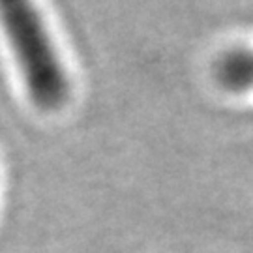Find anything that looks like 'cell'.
<instances>
[{"label":"cell","mask_w":253,"mask_h":253,"mask_svg":"<svg viewBox=\"0 0 253 253\" xmlns=\"http://www.w3.org/2000/svg\"><path fill=\"white\" fill-rule=\"evenodd\" d=\"M0 28L32 101L47 111L62 107L70 75L43 17L30 4L0 2Z\"/></svg>","instance_id":"cell-1"},{"label":"cell","mask_w":253,"mask_h":253,"mask_svg":"<svg viewBox=\"0 0 253 253\" xmlns=\"http://www.w3.org/2000/svg\"><path fill=\"white\" fill-rule=\"evenodd\" d=\"M216 75L229 90H253V47L235 49L219 58Z\"/></svg>","instance_id":"cell-2"}]
</instances>
